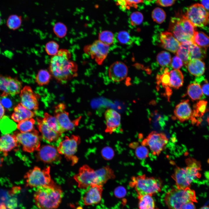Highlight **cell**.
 I'll return each instance as SVG.
<instances>
[{
  "label": "cell",
  "instance_id": "obj_15",
  "mask_svg": "<svg viewBox=\"0 0 209 209\" xmlns=\"http://www.w3.org/2000/svg\"><path fill=\"white\" fill-rule=\"evenodd\" d=\"M21 87V82L16 78L0 75V91L3 92L1 97L17 94Z\"/></svg>",
  "mask_w": 209,
  "mask_h": 209
},
{
  "label": "cell",
  "instance_id": "obj_2",
  "mask_svg": "<svg viewBox=\"0 0 209 209\" xmlns=\"http://www.w3.org/2000/svg\"><path fill=\"white\" fill-rule=\"evenodd\" d=\"M34 195L35 203L40 209H56L59 206L63 192L56 184L38 188Z\"/></svg>",
  "mask_w": 209,
  "mask_h": 209
},
{
  "label": "cell",
  "instance_id": "obj_23",
  "mask_svg": "<svg viewBox=\"0 0 209 209\" xmlns=\"http://www.w3.org/2000/svg\"><path fill=\"white\" fill-rule=\"evenodd\" d=\"M160 44L163 48L175 53L180 44L172 33L168 31L162 32L160 35Z\"/></svg>",
  "mask_w": 209,
  "mask_h": 209
},
{
  "label": "cell",
  "instance_id": "obj_7",
  "mask_svg": "<svg viewBox=\"0 0 209 209\" xmlns=\"http://www.w3.org/2000/svg\"><path fill=\"white\" fill-rule=\"evenodd\" d=\"M24 151L32 152L38 151L40 148V137L38 131L34 129L32 131L22 133L16 132L14 134Z\"/></svg>",
  "mask_w": 209,
  "mask_h": 209
},
{
  "label": "cell",
  "instance_id": "obj_14",
  "mask_svg": "<svg viewBox=\"0 0 209 209\" xmlns=\"http://www.w3.org/2000/svg\"><path fill=\"white\" fill-rule=\"evenodd\" d=\"M169 30L180 44H192V38L186 33L181 21L180 17H174L171 19Z\"/></svg>",
  "mask_w": 209,
  "mask_h": 209
},
{
  "label": "cell",
  "instance_id": "obj_34",
  "mask_svg": "<svg viewBox=\"0 0 209 209\" xmlns=\"http://www.w3.org/2000/svg\"><path fill=\"white\" fill-rule=\"evenodd\" d=\"M193 44L203 48L209 46V37L202 32L196 31L193 36Z\"/></svg>",
  "mask_w": 209,
  "mask_h": 209
},
{
  "label": "cell",
  "instance_id": "obj_5",
  "mask_svg": "<svg viewBox=\"0 0 209 209\" xmlns=\"http://www.w3.org/2000/svg\"><path fill=\"white\" fill-rule=\"evenodd\" d=\"M164 201L169 209H181L188 203L197 202L195 192L190 188L171 189L166 194Z\"/></svg>",
  "mask_w": 209,
  "mask_h": 209
},
{
  "label": "cell",
  "instance_id": "obj_35",
  "mask_svg": "<svg viewBox=\"0 0 209 209\" xmlns=\"http://www.w3.org/2000/svg\"><path fill=\"white\" fill-rule=\"evenodd\" d=\"M170 74L169 69L165 68L163 73L160 75H158L156 76L157 82L158 84H161L165 89L166 94L170 95L171 90L169 87Z\"/></svg>",
  "mask_w": 209,
  "mask_h": 209
},
{
  "label": "cell",
  "instance_id": "obj_47",
  "mask_svg": "<svg viewBox=\"0 0 209 209\" xmlns=\"http://www.w3.org/2000/svg\"><path fill=\"white\" fill-rule=\"evenodd\" d=\"M59 47V45L56 42L54 41H51L46 44L45 50L48 55L53 56L58 53Z\"/></svg>",
  "mask_w": 209,
  "mask_h": 209
},
{
  "label": "cell",
  "instance_id": "obj_8",
  "mask_svg": "<svg viewBox=\"0 0 209 209\" xmlns=\"http://www.w3.org/2000/svg\"><path fill=\"white\" fill-rule=\"evenodd\" d=\"M185 16L196 27H203L209 23V11L201 4L197 3L190 6Z\"/></svg>",
  "mask_w": 209,
  "mask_h": 209
},
{
  "label": "cell",
  "instance_id": "obj_50",
  "mask_svg": "<svg viewBox=\"0 0 209 209\" xmlns=\"http://www.w3.org/2000/svg\"><path fill=\"white\" fill-rule=\"evenodd\" d=\"M102 157L105 160H109L111 159L114 156L113 149L110 147L106 146L103 148L101 152Z\"/></svg>",
  "mask_w": 209,
  "mask_h": 209
},
{
  "label": "cell",
  "instance_id": "obj_21",
  "mask_svg": "<svg viewBox=\"0 0 209 209\" xmlns=\"http://www.w3.org/2000/svg\"><path fill=\"white\" fill-rule=\"evenodd\" d=\"M105 116L106 126L105 131L111 134L120 126L121 115L115 110L109 109L105 112Z\"/></svg>",
  "mask_w": 209,
  "mask_h": 209
},
{
  "label": "cell",
  "instance_id": "obj_42",
  "mask_svg": "<svg viewBox=\"0 0 209 209\" xmlns=\"http://www.w3.org/2000/svg\"><path fill=\"white\" fill-rule=\"evenodd\" d=\"M156 59L160 65L166 66L170 64L172 59L169 53L165 51H162L158 54Z\"/></svg>",
  "mask_w": 209,
  "mask_h": 209
},
{
  "label": "cell",
  "instance_id": "obj_6",
  "mask_svg": "<svg viewBox=\"0 0 209 209\" xmlns=\"http://www.w3.org/2000/svg\"><path fill=\"white\" fill-rule=\"evenodd\" d=\"M26 185L31 188L53 186L55 185L50 175V167L41 169L35 167L24 176Z\"/></svg>",
  "mask_w": 209,
  "mask_h": 209
},
{
  "label": "cell",
  "instance_id": "obj_26",
  "mask_svg": "<svg viewBox=\"0 0 209 209\" xmlns=\"http://www.w3.org/2000/svg\"><path fill=\"white\" fill-rule=\"evenodd\" d=\"M207 102L201 100L194 106L192 117L190 119L193 124L198 125L201 121V118L207 111Z\"/></svg>",
  "mask_w": 209,
  "mask_h": 209
},
{
  "label": "cell",
  "instance_id": "obj_61",
  "mask_svg": "<svg viewBox=\"0 0 209 209\" xmlns=\"http://www.w3.org/2000/svg\"><path fill=\"white\" fill-rule=\"evenodd\" d=\"M2 22V20L1 17V15L0 12V25H1Z\"/></svg>",
  "mask_w": 209,
  "mask_h": 209
},
{
  "label": "cell",
  "instance_id": "obj_27",
  "mask_svg": "<svg viewBox=\"0 0 209 209\" xmlns=\"http://www.w3.org/2000/svg\"><path fill=\"white\" fill-rule=\"evenodd\" d=\"M95 172L98 185L103 186L108 180L115 177L114 171L108 165L96 170Z\"/></svg>",
  "mask_w": 209,
  "mask_h": 209
},
{
  "label": "cell",
  "instance_id": "obj_10",
  "mask_svg": "<svg viewBox=\"0 0 209 209\" xmlns=\"http://www.w3.org/2000/svg\"><path fill=\"white\" fill-rule=\"evenodd\" d=\"M168 139L164 133L152 131L142 142V145L148 146L152 154L158 156L164 149Z\"/></svg>",
  "mask_w": 209,
  "mask_h": 209
},
{
  "label": "cell",
  "instance_id": "obj_57",
  "mask_svg": "<svg viewBox=\"0 0 209 209\" xmlns=\"http://www.w3.org/2000/svg\"><path fill=\"white\" fill-rule=\"evenodd\" d=\"M181 209H196L194 203L189 202L185 204Z\"/></svg>",
  "mask_w": 209,
  "mask_h": 209
},
{
  "label": "cell",
  "instance_id": "obj_11",
  "mask_svg": "<svg viewBox=\"0 0 209 209\" xmlns=\"http://www.w3.org/2000/svg\"><path fill=\"white\" fill-rule=\"evenodd\" d=\"M74 179L78 187L82 189H86L92 185H97L95 170L87 165L80 168L78 172L74 176Z\"/></svg>",
  "mask_w": 209,
  "mask_h": 209
},
{
  "label": "cell",
  "instance_id": "obj_53",
  "mask_svg": "<svg viewBox=\"0 0 209 209\" xmlns=\"http://www.w3.org/2000/svg\"><path fill=\"white\" fill-rule=\"evenodd\" d=\"M176 0H156V3L158 5L164 7L172 6Z\"/></svg>",
  "mask_w": 209,
  "mask_h": 209
},
{
  "label": "cell",
  "instance_id": "obj_44",
  "mask_svg": "<svg viewBox=\"0 0 209 209\" xmlns=\"http://www.w3.org/2000/svg\"><path fill=\"white\" fill-rule=\"evenodd\" d=\"M118 42L121 44H128L132 42V38L130 34L127 32L122 30L119 32L116 35Z\"/></svg>",
  "mask_w": 209,
  "mask_h": 209
},
{
  "label": "cell",
  "instance_id": "obj_51",
  "mask_svg": "<svg viewBox=\"0 0 209 209\" xmlns=\"http://www.w3.org/2000/svg\"><path fill=\"white\" fill-rule=\"evenodd\" d=\"M170 64L171 67L174 69H179L184 64L181 59L177 55L172 58Z\"/></svg>",
  "mask_w": 209,
  "mask_h": 209
},
{
  "label": "cell",
  "instance_id": "obj_17",
  "mask_svg": "<svg viewBox=\"0 0 209 209\" xmlns=\"http://www.w3.org/2000/svg\"><path fill=\"white\" fill-rule=\"evenodd\" d=\"M37 156L40 160L47 163H57L60 161L61 158L57 148L50 145L40 147L38 151Z\"/></svg>",
  "mask_w": 209,
  "mask_h": 209
},
{
  "label": "cell",
  "instance_id": "obj_38",
  "mask_svg": "<svg viewBox=\"0 0 209 209\" xmlns=\"http://www.w3.org/2000/svg\"><path fill=\"white\" fill-rule=\"evenodd\" d=\"M190 45L180 44L176 53V55L181 59L184 64L186 66L190 61L189 56Z\"/></svg>",
  "mask_w": 209,
  "mask_h": 209
},
{
  "label": "cell",
  "instance_id": "obj_45",
  "mask_svg": "<svg viewBox=\"0 0 209 209\" xmlns=\"http://www.w3.org/2000/svg\"><path fill=\"white\" fill-rule=\"evenodd\" d=\"M53 31L57 37L61 38L66 35L67 29L63 24L59 22L56 24L54 26Z\"/></svg>",
  "mask_w": 209,
  "mask_h": 209
},
{
  "label": "cell",
  "instance_id": "obj_60",
  "mask_svg": "<svg viewBox=\"0 0 209 209\" xmlns=\"http://www.w3.org/2000/svg\"><path fill=\"white\" fill-rule=\"evenodd\" d=\"M198 209H209V205L204 206Z\"/></svg>",
  "mask_w": 209,
  "mask_h": 209
},
{
  "label": "cell",
  "instance_id": "obj_46",
  "mask_svg": "<svg viewBox=\"0 0 209 209\" xmlns=\"http://www.w3.org/2000/svg\"><path fill=\"white\" fill-rule=\"evenodd\" d=\"M130 22L133 26H137L140 24L143 20L142 14L138 11L134 12L130 15Z\"/></svg>",
  "mask_w": 209,
  "mask_h": 209
},
{
  "label": "cell",
  "instance_id": "obj_1",
  "mask_svg": "<svg viewBox=\"0 0 209 209\" xmlns=\"http://www.w3.org/2000/svg\"><path fill=\"white\" fill-rule=\"evenodd\" d=\"M70 57L71 54L68 51L62 49L51 59L50 72L59 83H65L77 75V65L70 60Z\"/></svg>",
  "mask_w": 209,
  "mask_h": 209
},
{
  "label": "cell",
  "instance_id": "obj_16",
  "mask_svg": "<svg viewBox=\"0 0 209 209\" xmlns=\"http://www.w3.org/2000/svg\"><path fill=\"white\" fill-rule=\"evenodd\" d=\"M39 96L33 91L30 87L25 86L21 91V103L30 110H36L39 108Z\"/></svg>",
  "mask_w": 209,
  "mask_h": 209
},
{
  "label": "cell",
  "instance_id": "obj_54",
  "mask_svg": "<svg viewBox=\"0 0 209 209\" xmlns=\"http://www.w3.org/2000/svg\"><path fill=\"white\" fill-rule=\"evenodd\" d=\"M115 195L118 197H124L126 194L125 188L122 186H119L116 188L114 190Z\"/></svg>",
  "mask_w": 209,
  "mask_h": 209
},
{
  "label": "cell",
  "instance_id": "obj_58",
  "mask_svg": "<svg viewBox=\"0 0 209 209\" xmlns=\"http://www.w3.org/2000/svg\"><path fill=\"white\" fill-rule=\"evenodd\" d=\"M201 4L207 10H209V0H202Z\"/></svg>",
  "mask_w": 209,
  "mask_h": 209
},
{
  "label": "cell",
  "instance_id": "obj_24",
  "mask_svg": "<svg viewBox=\"0 0 209 209\" xmlns=\"http://www.w3.org/2000/svg\"><path fill=\"white\" fill-rule=\"evenodd\" d=\"M18 143L14 135L8 134L2 136L0 138V153L6 156L8 152L17 146Z\"/></svg>",
  "mask_w": 209,
  "mask_h": 209
},
{
  "label": "cell",
  "instance_id": "obj_28",
  "mask_svg": "<svg viewBox=\"0 0 209 209\" xmlns=\"http://www.w3.org/2000/svg\"><path fill=\"white\" fill-rule=\"evenodd\" d=\"M186 66L189 72L195 76H201L204 73L205 70L204 63L198 59L190 60Z\"/></svg>",
  "mask_w": 209,
  "mask_h": 209
},
{
  "label": "cell",
  "instance_id": "obj_62",
  "mask_svg": "<svg viewBox=\"0 0 209 209\" xmlns=\"http://www.w3.org/2000/svg\"><path fill=\"white\" fill-rule=\"evenodd\" d=\"M2 159H0V165H1V163Z\"/></svg>",
  "mask_w": 209,
  "mask_h": 209
},
{
  "label": "cell",
  "instance_id": "obj_4",
  "mask_svg": "<svg viewBox=\"0 0 209 209\" xmlns=\"http://www.w3.org/2000/svg\"><path fill=\"white\" fill-rule=\"evenodd\" d=\"M134 188L138 196L149 195L153 196L160 192L163 183L160 179L154 177H147L145 175L133 176L129 183Z\"/></svg>",
  "mask_w": 209,
  "mask_h": 209
},
{
  "label": "cell",
  "instance_id": "obj_20",
  "mask_svg": "<svg viewBox=\"0 0 209 209\" xmlns=\"http://www.w3.org/2000/svg\"><path fill=\"white\" fill-rule=\"evenodd\" d=\"M89 187L83 197L84 203L87 206L98 204L101 200L103 186L93 185Z\"/></svg>",
  "mask_w": 209,
  "mask_h": 209
},
{
  "label": "cell",
  "instance_id": "obj_40",
  "mask_svg": "<svg viewBox=\"0 0 209 209\" xmlns=\"http://www.w3.org/2000/svg\"><path fill=\"white\" fill-rule=\"evenodd\" d=\"M99 40L109 46L114 42L115 37L113 34L109 30H104L100 32L98 35Z\"/></svg>",
  "mask_w": 209,
  "mask_h": 209
},
{
  "label": "cell",
  "instance_id": "obj_31",
  "mask_svg": "<svg viewBox=\"0 0 209 209\" xmlns=\"http://www.w3.org/2000/svg\"><path fill=\"white\" fill-rule=\"evenodd\" d=\"M206 48L199 47L194 44L189 46V58L190 60L198 59L201 60L206 55Z\"/></svg>",
  "mask_w": 209,
  "mask_h": 209
},
{
  "label": "cell",
  "instance_id": "obj_12",
  "mask_svg": "<svg viewBox=\"0 0 209 209\" xmlns=\"http://www.w3.org/2000/svg\"><path fill=\"white\" fill-rule=\"evenodd\" d=\"M66 105L60 103L55 107L54 116L56 118L60 125L65 132L73 130L78 125L81 117L73 120L69 117V113L66 111Z\"/></svg>",
  "mask_w": 209,
  "mask_h": 209
},
{
  "label": "cell",
  "instance_id": "obj_22",
  "mask_svg": "<svg viewBox=\"0 0 209 209\" xmlns=\"http://www.w3.org/2000/svg\"><path fill=\"white\" fill-rule=\"evenodd\" d=\"M192 113L188 100H182L176 106L174 111V116L182 122L190 119Z\"/></svg>",
  "mask_w": 209,
  "mask_h": 209
},
{
  "label": "cell",
  "instance_id": "obj_48",
  "mask_svg": "<svg viewBox=\"0 0 209 209\" xmlns=\"http://www.w3.org/2000/svg\"><path fill=\"white\" fill-rule=\"evenodd\" d=\"M149 152L148 149L145 146L142 145L137 147L135 151L136 156L140 159H144L147 157Z\"/></svg>",
  "mask_w": 209,
  "mask_h": 209
},
{
  "label": "cell",
  "instance_id": "obj_30",
  "mask_svg": "<svg viewBox=\"0 0 209 209\" xmlns=\"http://www.w3.org/2000/svg\"><path fill=\"white\" fill-rule=\"evenodd\" d=\"M152 196L149 195L138 196V209H159L156 206Z\"/></svg>",
  "mask_w": 209,
  "mask_h": 209
},
{
  "label": "cell",
  "instance_id": "obj_49",
  "mask_svg": "<svg viewBox=\"0 0 209 209\" xmlns=\"http://www.w3.org/2000/svg\"><path fill=\"white\" fill-rule=\"evenodd\" d=\"M196 82L201 86L203 93L209 96V83L204 78H198Z\"/></svg>",
  "mask_w": 209,
  "mask_h": 209
},
{
  "label": "cell",
  "instance_id": "obj_18",
  "mask_svg": "<svg viewBox=\"0 0 209 209\" xmlns=\"http://www.w3.org/2000/svg\"><path fill=\"white\" fill-rule=\"evenodd\" d=\"M37 127L41 134L42 137L48 143L55 142L58 141L62 134L57 133L50 128L44 121L43 118H36Z\"/></svg>",
  "mask_w": 209,
  "mask_h": 209
},
{
  "label": "cell",
  "instance_id": "obj_39",
  "mask_svg": "<svg viewBox=\"0 0 209 209\" xmlns=\"http://www.w3.org/2000/svg\"><path fill=\"white\" fill-rule=\"evenodd\" d=\"M35 120L33 118L26 120L18 123L17 128L22 133L32 131L34 129Z\"/></svg>",
  "mask_w": 209,
  "mask_h": 209
},
{
  "label": "cell",
  "instance_id": "obj_37",
  "mask_svg": "<svg viewBox=\"0 0 209 209\" xmlns=\"http://www.w3.org/2000/svg\"><path fill=\"white\" fill-rule=\"evenodd\" d=\"M52 76L50 72L47 70L41 69L35 77V82L39 86L47 85L50 82Z\"/></svg>",
  "mask_w": 209,
  "mask_h": 209
},
{
  "label": "cell",
  "instance_id": "obj_13",
  "mask_svg": "<svg viewBox=\"0 0 209 209\" xmlns=\"http://www.w3.org/2000/svg\"><path fill=\"white\" fill-rule=\"evenodd\" d=\"M109 46L99 40L84 47V50L87 54L90 55L99 65L102 64L107 57L109 51Z\"/></svg>",
  "mask_w": 209,
  "mask_h": 209
},
{
  "label": "cell",
  "instance_id": "obj_9",
  "mask_svg": "<svg viewBox=\"0 0 209 209\" xmlns=\"http://www.w3.org/2000/svg\"><path fill=\"white\" fill-rule=\"evenodd\" d=\"M80 142V138L78 136L72 135L70 137L66 136L59 143L57 149L60 154L64 156L68 160L71 161L73 164H75L78 159L74 155Z\"/></svg>",
  "mask_w": 209,
  "mask_h": 209
},
{
  "label": "cell",
  "instance_id": "obj_33",
  "mask_svg": "<svg viewBox=\"0 0 209 209\" xmlns=\"http://www.w3.org/2000/svg\"><path fill=\"white\" fill-rule=\"evenodd\" d=\"M16 128V124L8 117L4 116L0 120V130L3 134L10 133Z\"/></svg>",
  "mask_w": 209,
  "mask_h": 209
},
{
  "label": "cell",
  "instance_id": "obj_41",
  "mask_svg": "<svg viewBox=\"0 0 209 209\" xmlns=\"http://www.w3.org/2000/svg\"><path fill=\"white\" fill-rule=\"evenodd\" d=\"M152 17L154 21L158 24H161L165 20L166 14L165 11L162 8L157 7L152 11Z\"/></svg>",
  "mask_w": 209,
  "mask_h": 209
},
{
  "label": "cell",
  "instance_id": "obj_55",
  "mask_svg": "<svg viewBox=\"0 0 209 209\" xmlns=\"http://www.w3.org/2000/svg\"><path fill=\"white\" fill-rule=\"evenodd\" d=\"M116 4L119 6L120 9L123 11L130 8L126 0H117Z\"/></svg>",
  "mask_w": 209,
  "mask_h": 209
},
{
  "label": "cell",
  "instance_id": "obj_19",
  "mask_svg": "<svg viewBox=\"0 0 209 209\" xmlns=\"http://www.w3.org/2000/svg\"><path fill=\"white\" fill-rule=\"evenodd\" d=\"M128 72L127 67L124 63L116 61L113 63L109 67L108 75L112 81L118 82L125 78Z\"/></svg>",
  "mask_w": 209,
  "mask_h": 209
},
{
  "label": "cell",
  "instance_id": "obj_32",
  "mask_svg": "<svg viewBox=\"0 0 209 209\" xmlns=\"http://www.w3.org/2000/svg\"><path fill=\"white\" fill-rule=\"evenodd\" d=\"M43 119L50 128L57 133L62 134L65 132L61 127L54 116L47 113H45L44 114Z\"/></svg>",
  "mask_w": 209,
  "mask_h": 209
},
{
  "label": "cell",
  "instance_id": "obj_25",
  "mask_svg": "<svg viewBox=\"0 0 209 209\" xmlns=\"http://www.w3.org/2000/svg\"><path fill=\"white\" fill-rule=\"evenodd\" d=\"M11 118L15 122H19L24 120L33 117L35 113L24 106L21 103L18 104L14 108Z\"/></svg>",
  "mask_w": 209,
  "mask_h": 209
},
{
  "label": "cell",
  "instance_id": "obj_29",
  "mask_svg": "<svg viewBox=\"0 0 209 209\" xmlns=\"http://www.w3.org/2000/svg\"><path fill=\"white\" fill-rule=\"evenodd\" d=\"M169 87L177 89L181 87L183 83V76L179 69H174L169 72Z\"/></svg>",
  "mask_w": 209,
  "mask_h": 209
},
{
  "label": "cell",
  "instance_id": "obj_43",
  "mask_svg": "<svg viewBox=\"0 0 209 209\" xmlns=\"http://www.w3.org/2000/svg\"><path fill=\"white\" fill-rule=\"evenodd\" d=\"M21 17L15 15L10 16L7 21V25L8 27L13 30L18 28L21 26Z\"/></svg>",
  "mask_w": 209,
  "mask_h": 209
},
{
  "label": "cell",
  "instance_id": "obj_36",
  "mask_svg": "<svg viewBox=\"0 0 209 209\" xmlns=\"http://www.w3.org/2000/svg\"><path fill=\"white\" fill-rule=\"evenodd\" d=\"M187 93L189 97L194 100L199 99L203 94L200 85L196 82L188 85Z\"/></svg>",
  "mask_w": 209,
  "mask_h": 209
},
{
  "label": "cell",
  "instance_id": "obj_56",
  "mask_svg": "<svg viewBox=\"0 0 209 209\" xmlns=\"http://www.w3.org/2000/svg\"><path fill=\"white\" fill-rule=\"evenodd\" d=\"M128 6L130 7H137V5L143 2L144 0H126Z\"/></svg>",
  "mask_w": 209,
  "mask_h": 209
},
{
  "label": "cell",
  "instance_id": "obj_3",
  "mask_svg": "<svg viewBox=\"0 0 209 209\" xmlns=\"http://www.w3.org/2000/svg\"><path fill=\"white\" fill-rule=\"evenodd\" d=\"M186 162V167H176L172 175V177L178 189L190 188L193 181L200 176L199 163L192 158L187 159Z\"/></svg>",
  "mask_w": 209,
  "mask_h": 209
},
{
  "label": "cell",
  "instance_id": "obj_52",
  "mask_svg": "<svg viewBox=\"0 0 209 209\" xmlns=\"http://www.w3.org/2000/svg\"><path fill=\"white\" fill-rule=\"evenodd\" d=\"M7 96L1 97L0 100L3 107L9 110H11L13 107V103L12 100Z\"/></svg>",
  "mask_w": 209,
  "mask_h": 209
},
{
  "label": "cell",
  "instance_id": "obj_59",
  "mask_svg": "<svg viewBox=\"0 0 209 209\" xmlns=\"http://www.w3.org/2000/svg\"><path fill=\"white\" fill-rule=\"evenodd\" d=\"M5 110L3 107L2 105L0 100V120L3 116Z\"/></svg>",
  "mask_w": 209,
  "mask_h": 209
}]
</instances>
